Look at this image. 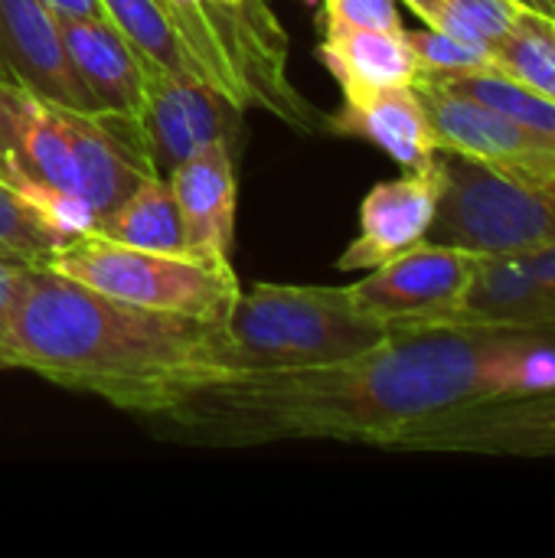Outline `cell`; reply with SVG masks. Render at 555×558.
Here are the masks:
<instances>
[{
    "label": "cell",
    "instance_id": "cb8c5ba5",
    "mask_svg": "<svg viewBox=\"0 0 555 558\" xmlns=\"http://www.w3.org/2000/svg\"><path fill=\"white\" fill-rule=\"evenodd\" d=\"M26 265H39V262H29V258L0 252V340H3L10 311L16 304V288H20V275L26 271Z\"/></svg>",
    "mask_w": 555,
    "mask_h": 558
},
{
    "label": "cell",
    "instance_id": "4dcf8cb0",
    "mask_svg": "<svg viewBox=\"0 0 555 558\" xmlns=\"http://www.w3.org/2000/svg\"><path fill=\"white\" fill-rule=\"evenodd\" d=\"M540 3H543V13L546 16H555V0H540Z\"/></svg>",
    "mask_w": 555,
    "mask_h": 558
},
{
    "label": "cell",
    "instance_id": "5bb4252c",
    "mask_svg": "<svg viewBox=\"0 0 555 558\" xmlns=\"http://www.w3.org/2000/svg\"><path fill=\"white\" fill-rule=\"evenodd\" d=\"M65 52L101 111H141L144 59L108 16L56 13Z\"/></svg>",
    "mask_w": 555,
    "mask_h": 558
},
{
    "label": "cell",
    "instance_id": "9c48e42d",
    "mask_svg": "<svg viewBox=\"0 0 555 558\" xmlns=\"http://www.w3.org/2000/svg\"><path fill=\"white\" fill-rule=\"evenodd\" d=\"M137 118L150 147V160L164 177L213 141H232L242 108L206 82L193 75H173L144 59V101Z\"/></svg>",
    "mask_w": 555,
    "mask_h": 558
},
{
    "label": "cell",
    "instance_id": "4316f807",
    "mask_svg": "<svg viewBox=\"0 0 555 558\" xmlns=\"http://www.w3.org/2000/svg\"><path fill=\"white\" fill-rule=\"evenodd\" d=\"M507 3H514L517 10H527V13H543V3L540 0H507Z\"/></svg>",
    "mask_w": 555,
    "mask_h": 558
},
{
    "label": "cell",
    "instance_id": "3957f363",
    "mask_svg": "<svg viewBox=\"0 0 555 558\" xmlns=\"http://www.w3.org/2000/svg\"><path fill=\"white\" fill-rule=\"evenodd\" d=\"M222 330V379L343 363L393 333L360 311L347 288L314 284H255L239 291Z\"/></svg>",
    "mask_w": 555,
    "mask_h": 558
},
{
    "label": "cell",
    "instance_id": "7402d4cb",
    "mask_svg": "<svg viewBox=\"0 0 555 558\" xmlns=\"http://www.w3.org/2000/svg\"><path fill=\"white\" fill-rule=\"evenodd\" d=\"M16 193L43 219V226L49 232H56L62 242H69V239L85 235V232L95 229V219L98 216H95V209L79 193L59 190V186L39 183V180H20L16 183Z\"/></svg>",
    "mask_w": 555,
    "mask_h": 558
},
{
    "label": "cell",
    "instance_id": "ac0fdd59",
    "mask_svg": "<svg viewBox=\"0 0 555 558\" xmlns=\"http://www.w3.org/2000/svg\"><path fill=\"white\" fill-rule=\"evenodd\" d=\"M425 26L497 49L517 26V10L507 0H402Z\"/></svg>",
    "mask_w": 555,
    "mask_h": 558
},
{
    "label": "cell",
    "instance_id": "9a60e30c",
    "mask_svg": "<svg viewBox=\"0 0 555 558\" xmlns=\"http://www.w3.org/2000/svg\"><path fill=\"white\" fill-rule=\"evenodd\" d=\"M327 131L370 141L406 170H425L438 157L435 128L415 85L383 88L366 98L343 101V108L327 118Z\"/></svg>",
    "mask_w": 555,
    "mask_h": 558
},
{
    "label": "cell",
    "instance_id": "484cf974",
    "mask_svg": "<svg viewBox=\"0 0 555 558\" xmlns=\"http://www.w3.org/2000/svg\"><path fill=\"white\" fill-rule=\"evenodd\" d=\"M527 262L533 265V271L543 278V284L553 291L555 298V248H550V252H536V255H527Z\"/></svg>",
    "mask_w": 555,
    "mask_h": 558
},
{
    "label": "cell",
    "instance_id": "52a82bcc",
    "mask_svg": "<svg viewBox=\"0 0 555 558\" xmlns=\"http://www.w3.org/2000/svg\"><path fill=\"white\" fill-rule=\"evenodd\" d=\"M481 255L455 245L419 242L409 252L370 268L357 284H347L353 304L386 324L399 327H435L464 294Z\"/></svg>",
    "mask_w": 555,
    "mask_h": 558
},
{
    "label": "cell",
    "instance_id": "603a6c76",
    "mask_svg": "<svg viewBox=\"0 0 555 558\" xmlns=\"http://www.w3.org/2000/svg\"><path fill=\"white\" fill-rule=\"evenodd\" d=\"M327 23L363 26V29H406L399 16V0H324Z\"/></svg>",
    "mask_w": 555,
    "mask_h": 558
},
{
    "label": "cell",
    "instance_id": "7c38bea8",
    "mask_svg": "<svg viewBox=\"0 0 555 558\" xmlns=\"http://www.w3.org/2000/svg\"><path fill=\"white\" fill-rule=\"evenodd\" d=\"M177 196L190 258L232 271V235H236V167L232 141L219 137L200 154L186 157L167 173Z\"/></svg>",
    "mask_w": 555,
    "mask_h": 558
},
{
    "label": "cell",
    "instance_id": "7a4b0ae2",
    "mask_svg": "<svg viewBox=\"0 0 555 558\" xmlns=\"http://www.w3.org/2000/svg\"><path fill=\"white\" fill-rule=\"evenodd\" d=\"M222 320L124 304L49 265H26L0 369H29L144 418L173 396L222 379Z\"/></svg>",
    "mask_w": 555,
    "mask_h": 558
},
{
    "label": "cell",
    "instance_id": "30bf717a",
    "mask_svg": "<svg viewBox=\"0 0 555 558\" xmlns=\"http://www.w3.org/2000/svg\"><path fill=\"white\" fill-rule=\"evenodd\" d=\"M445 190L442 150L432 167L376 183L360 203V235L337 258L340 271H370L429 239Z\"/></svg>",
    "mask_w": 555,
    "mask_h": 558
},
{
    "label": "cell",
    "instance_id": "5b68a950",
    "mask_svg": "<svg viewBox=\"0 0 555 558\" xmlns=\"http://www.w3.org/2000/svg\"><path fill=\"white\" fill-rule=\"evenodd\" d=\"M46 265L114 301L190 314L203 320H222L229 304L242 291L236 271H219L193 258L118 245L92 232L62 242L46 258Z\"/></svg>",
    "mask_w": 555,
    "mask_h": 558
},
{
    "label": "cell",
    "instance_id": "f546056e",
    "mask_svg": "<svg viewBox=\"0 0 555 558\" xmlns=\"http://www.w3.org/2000/svg\"><path fill=\"white\" fill-rule=\"evenodd\" d=\"M0 180H7V183H10V167H7L3 154H0Z\"/></svg>",
    "mask_w": 555,
    "mask_h": 558
},
{
    "label": "cell",
    "instance_id": "4fadbf2b",
    "mask_svg": "<svg viewBox=\"0 0 555 558\" xmlns=\"http://www.w3.org/2000/svg\"><path fill=\"white\" fill-rule=\"evenodd\" d=\"M442 324L474 327H555V298L527 255H481L464 294Z\"/></svg>",
    "mask_w": 555,
    "mask_h": 558
},
{
    "label": "cell",
    "instance_id": "ba28073f",
    "mask_svg": "<svg viewBox=\"0 0 555 558\" xmlns=\"http://www.w3.org/2000/svg\"><path fill=\"white\" fill-rule=\"evenodd\" d=\"M415 92L435 128L438 150L481 160L510 177H555L553 137H543L468 95L448 92L425 75L415 78Z\"/></svg>",
    "mask_w": 555,
    "mask_h": 558
},
{
    "label": "cell",
    "instance_id": "83f0119b",
    "mask_svg": "<svg viewBox=\"0 0 555 558\" xmlns=\"http://www.w3.org/2000/svg\"><path fill=\"white\" fill-rule=\"evenodd\" d=\"M533 20H536V23H540V26H543V29H546V33H550V36L555 39V16H546V13H533Z\"/></svg>",
    "mask_w": 555,
    "mask_h": 558
},
{
    "label": "cell",
    "instance_id": "6da1fadb",
    "mask_svg": "<svg viewBox=\"0 0 555 558\" xmlns=\"http://www.w3.org/2000/svg\"><path fill=\"white\" fill-rule=\"evenodd\" d=\"M550 386L555 327L435 324L399 327L343 363L193 386L144 422L157 438L193 448L350 441L396 451L448 409Z\"/></svg>",
    "mask_w": 555,
    "mask_h": 558
},
{
    "label": "cell",
    "instance_id": "44dd1931",
    "mask_svg": "<svg viewBox=\"0 0 555 558\" xmlns=\"http://www.w3.org/2000/svg\"><path fill=\"white\" fill-rule=\"evenodd\" d=\"M59 245L62 239L43 226V219L20 199L16 186L0 180V252L46 265Z\"/></svg>",
    "mask_w": 555,
    "mask_h": 558
},
{
    "label": "cell",
    "instance_id": "2e32d148",
    "mask_svg": "<svg viewBox=\"0 0 555 558\" xmlns=\"http://www.w3.org/2000/svg\"><path fill=\"white\" fill-rule=\"evenodd\" d=\"M321 59L343 88V101L366 98L383 88L415 85L419 59L406 43V29H363L327 23Z\"/></svg>",
    "mask_w": 555,
    "mask_h": 558
},
{
    "label": "cell",
    "instance_id": "f1b7e54d",
    "mask_svg": "<svg viewBox=\"0 0 555 558\" xmlns=\"http://www.w3.org/2000/svg\"><path fill=\"white\" fill-rule=\"evenodd\" d=\"M209 3H226V7H245V3H255V0H209Z\"/></svg>",
    "mask_w": 555,
    "mask_h": 558
},
{
    "label": "cell",
    "instance_id": "8992f818",
    "mask_svg": "<svg viewBox=\"0 0 555 558\" xmlns=\"http://www.w3.org/2000/svg\"><path fill=\"white\" fill-rule=\"evenodd\" d=\"M396 451L555 458V386L491 396L448 409L419 425Z\"/></svg>",
    "mask_w": 555,
    "mask_h": 558
},
{
    "label": "cell",
    "instance_id": "ffe728a7",
    "mask_svg": "<svg viewBox=\"0 0 555 558\" xmlns=\"http://www.w3.org/2000/svg\"><path fill=\"white\" fill-rule=\"evenodd\" d=\"M406 43L419 59V75H471V72L497 69L494 49L438 33L432 26L406 29Z\"/></svg>",
    "mask_w": 555,
    "mask_h": 558
},
{
    "label": "cell",
    "instance_id": "d6986e66",
    "mask_svg": "<svg viewBox=\"0 0 555 558\" xmlns=\"http://www.w3.org/2000/svg\"><path fill=\"white\" fill-rule=\"evenodd\" d=\"M497 72L530 85L533 92L555 101V39L533 20V13H520L514 33L494 49Z\"/></svg>",
    "mask_w": 555,
    "mask_h": 558
},
{
    "label": "cell",
    "instance_id": "277c9868",
    "mask_svg": "<svg viewBox=\"0 0 555 558\" xmlns=\"http://www.w3.org/2000/svg\"><path fill=\"white\" fill-rule=\"evenodd\" d=\"M445 190L429 242L474 255H536L555 248V177H510L442 150Z\"/></svg>",
    "mask_w": 555,
    "mask_h": 558
},
{
    "label": "cell",
    "instance_id": "d4e9b609",
    "mask_svg": "<svg viewBox=\"0 0 555 558\" xmlns=\"http://www.w3.org/2000/svg\"><path fill=\"white\" fill-rule=\"evenodd\" d=\"M46 7L56 13H72V16H105L98 0H46Z\"/></svg>",
    "mask_w": 555,
    "mask_h": 558
},
{
    "label": "cell",
    "instance_id": "8fae6325",
    "mask_svg": "<svg viewBox=\"0 0 555 558\" xmlns=\"http://www.w3.org/2000/svg\"><path fill=\"white\" fill-rule=\"evenodd\" d=\"M0 78L75 111H101L79 78L46 0H0Z\"/></svg>",
    "mask_w": 555,
    "mask_h": 558
},
{
    "label": "cell",
    "instance_id": "e0dca14e",
    "mask_svg": "<svg viewBox=\"0 0 555 558\" xmlns=\"http://www.w3.org/2000/svg\"><path fill=\"white\" fill-rule=\"evenodd\" d=\"M92 235L157 255L190 258L180 206L167 177H144L111 213L95 219Z\"/></svg>",
    "mask_w": 555,
    "mask_h": 558
}]
</instances>
